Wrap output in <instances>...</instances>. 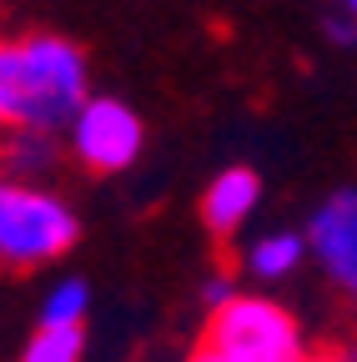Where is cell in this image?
I'll return each instance as SVG.
<instances>
[{
	"mask_svg": "<svg viewBox=\"0 0 357 362\" xmlns=\"http://www.w3.org/2000/svg\"><path fill=\"white\" fill-rule=\"evenodd\" d=\"M257 197H262V181H257V171H247V166H232V171H221L211 187H206V197H201V216H206V226L211 232H237V226L257 211Z\"/></svg>",
	"mask_w": 357,
	"mask_h": 362,
	"instance_id": "obj_6",
	"label": "cell"
},
{
	"mask_svg": "<svg viewBox=\"0 0 357 362\" xmlns=\"http://www.w3.org/2000/svg\"><path fill=\"white\" fill-rule=\"evenodd\" d=\"M61 161V146L51 131H35V126H16L0 136V171L16 176V181H40L51 176Z\"/></svg>",
	"mask_w": 357,
	"mask_h": 362,
	"instance_id": "obj_7",
	"label": "cell"
},
{
	"mask_svg": "<svg viewBox=\"0 0 357 362\" xmlns=\"http://www.w3.org/2000/svg\"><path fill=\"white\" fill-rule=\"evenodd\" d=\"M312 257L322 262V272L347 292L357 297V187L327 197L312 216V232H307Z\"/></svg>",
	"mask_w": 357,
	"mask_h": 362,
	"instance_id": "obj_5",
	"label": "cell"
},
{
	"mask_svg": "<svg viewBox=\"0 0 357 362\" xmlns=\"http://www.w3.org/2000/svg\"><path fill=\"white\" fill-rule=\"evenodd\" d=\"M347 11H352V21H357V0H347Z\"/></svg>",
	"mask_w": 357,
	"mask_h": 362,
	"instance_id": "obj_13",
	"label": "cell"
},
{
	"mask_svg": "<svg viewBox=\"0 0 357 362\" xmlns=\"http://www.w3.org/2000/svg\"><path fill=\"white\" fill-rule=\"evenodd\" d=\"M86 106V56L71 40L25 30L0 35V126L61 131Z\"/></svg>",
	"mask_w": 357,
	"mask_h": 362,
	"instance_id": "obj_1",
	"label": "cell"
},
{
	"mask_svg": "<svg viewBox=\"0 0 357 362\" xmlns=\"http://www.w3.org/2000/svg\"><path fill=\"white\" fill-rule=\"evenodd\" d=\"M0 6H6V0H0Z\"/></svg>",
	"mask_w": 357,
	"mask_h": 362,
	"instance_id": "obj_14",
	"label": "cell"
},
{
	"mask_svg": "<svg viewBox=\"0 0 357 362\" xmlns=\"http://www.w3.org/2000/svg\"><path fill=\"white\" fill-rule=\"evenodd\" d=\"M192 362H221V357H216V352H211V347H206V352H197V357H192Z\"/></svg>",
	"mask_w": 357,
	"mask_h": 362,
	"instance_id": "obj_11",
	"label": "cell"
},
{
	"mask_svg": "<svg viewBox=\"0 0 357 362\" xmlns=\"http://www.w3.org/2000/svg\"><path fill=\"white\" fill-rule=\"evenodd\" d=\"M302 362H342V357H302Z\"/></svg>",
	"mask_w": 357,
	"mask_h": 362,
	"instance_id": "obj_12",
	"label": "cell"
},
{
	"mask_svg": "<svg viewBox=\"0 0 357 362\" xmlns=\"http://www.w3.org/2000/svg\"><path fill=\"white\" fill-rule=\"evenodd\" d=\"M16 362H81V327H40Z\"/></svg>",
	"mask_w": 357,
	"mask_h": 362,
	"instance_id": "obj_9",
	"label": "cell"
},
{
	"mask_svg": "<svg viewBox=\"0 0 357 362\" xmlns=\"http://www.w3.org/2000/svg\"><path fill=\"white\" fill-rule=\"evenodd\" d=\"M81 232L76 211L46 192L40 181L0 176V262L6 267H40L71 252Z\"/></svg>",
	"mask_w": 357,
	"mask_h": 362,
	"instance_id": "obj_2",
	"label": "cell"
},
{
	"mask_svg": "<svg viewBox=\"0 0 357 362\" xmlns=\"http://www.w3.org/2000/svg\"><path fill=\"white\" fill-rule=\"evenodd\" d=\"M66 131H71L76 161H86L91 171H126L146 141L141 116L116 96H86V106L71 116Z\"/></svg>",
	"mask_w": 357,
	"mask_h": 362,
	"instance_id": "obj_4",
	"label": "cell"
},
{
	"mask_svg": "<svg viewBox=\"0 0 357 362\" xmlns=\"http://www.w3.org/2000/svg\"><path fill=\"white\" fill-rule=\"evenodd\" d=\"M86 282H56L46 307H40V327H81V317H86Z\"/></svg>",
	"mask_w": 357,
	"mask_h": 362,
	"instance_id": "obj_10",
	"label": "cell"
},
{
	"mask_svg": "<svg viewBox=\"0 0 357 362\" xmlns=\"http://www.w3.org/2000/svg\"><path fill=\"white\" fill-rule=\"evenodd\" d=\"M206 347L221 362H302L297 322L267 297H227V302H216Z\"/></svg>",
	"mask_w": 357,
	"mask_h": 362,
	"instance_id": "obj_3",
	"label": "cell"
},
{
	"mask_svg": "<svg viewBox=\"0 0 357 362\" xmlns=\"http://www.w3.org/2000/svg\"><path fill=\"white\" fill-rule=\"evenodd\" d=\"M302 257H307V237H297V232H272V237H262V242L247 252V267L257 272L262 282H282V277H292V272L302 267Z\"/></svg>",
	"mask_w": 357,
	"mask_h": 362,
	"instance_id": "obj_8",
	"label": "cell"
}]
</instances>
